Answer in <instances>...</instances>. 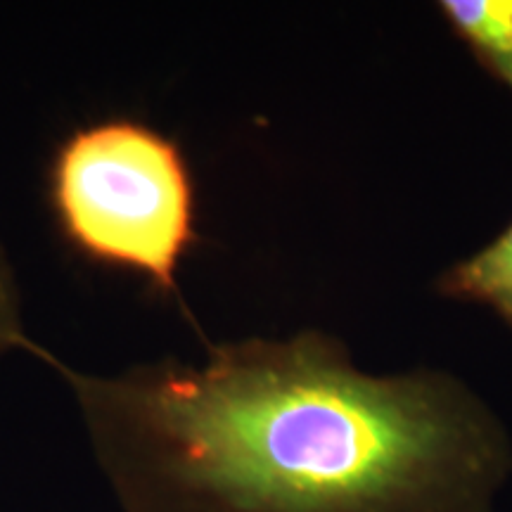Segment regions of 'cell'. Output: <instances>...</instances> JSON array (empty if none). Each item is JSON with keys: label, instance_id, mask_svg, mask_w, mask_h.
Returning <instances> with one entry per match:
<instances>
[{"label": "cell", "instance_id": "obj_3", "mask_svg": "<svg viewBox=\"0 0 512 512\" xmlns=\"http://www.w3.org/2000/svg\"><path fill=\"white\" fill-rule=\"evenodd\" d=\"M439 12L486 72L512 91V0H441Z\"/></svg>", "mask_w": 512, "mask_h": 512}, {"label": "cell", "instance_id": "obj_2", "mask_svg": "<svg viewBox=\"0 0 512 512\" xmlns=\"http://www.w3.org/2000/svg\"><path fill=\"white\" fill-rule=\"evenodd\" d=\"M55 226L76 254L178 294V266L200 240L190 164L176 140L136 119L74 128L48 164Z\"/></svg>", "mask_w": 512, "mask_h": 512}, {"label": "cell", "instance_id": "obj_1", "mask_svg": "<svg viewBox=\"0 0 512 512\" xmlns=\"http://www.w3.org/2000/svg\"><path fill=\"white\" fill-rule=\"evenodd\" d=\"M50 366L126 512H491L512 470L463 382L366 375L318 330L211 347L202 366Z\"/></svg>", "mask_w": 512, "mask_h": 512}, {"label": "cell", "instance_id": "obj_5", "mask_svg": "<svg viewBox=\"0 0 512 512\" xmlns=\"http://www.w3.org/2000/svg\"><path fill=\"white\" fill-rule=\"evenodd\" d=\"M10 351H31V354L41 356L43 361H50V354L38 349L27 337L17 275L3 242H0V356L10 354Z\"/></svg>", "mask_w": 512, "mask_h": 512}, {"label": "cell", "instance_id": "obj_4", "mask_svg": "<svg viewBox=\"0 0 512 512\" xmlns=\"http://www.w3.org/2000/svg\"><path fill=\"white\" fill-rule=\"evenodd\" d=\"M437 290L441 297L489 306L512 328V223L477 254L441 273Z\"/></svg>", "mask_w": 512, "mask_h": 512}]
</instances>
